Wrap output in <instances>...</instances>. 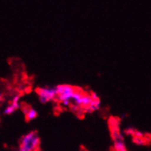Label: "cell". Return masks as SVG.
<instances>
[{
	"instance_id": "obj_1",
	"label": "cell",
	"mask_w": 151,
	"mask_h": 151,
	"mask_svg": "<svg viewBox=\"0 0 151 151\" xmlns=\"http://www.w3.org/2000/svg\"><path fill=\"white\" fill-rule=\"evenodd\" d=\"M40 139L37 131H30L24 135L20 140L19 151H38Z\"/></svg>"
},
{
	"instance_id": "obj_2",
	"label": "cell",
	"mask_w": 151,
	"mask_h": 151,
	"mask_svg": "<svg viewBox=\"0 0 151 151\" xmlns=\"http://www.w3.org/2000/svg\"><path fill=\"white\" fill-rule=\"evenodd\" d=\"M57 96L56 98L63 106H69L72 104L73 96L76 91V88L70 84H59L55 87Z\"/></svg>"
},
{
	"instance_id": "obj_3",
	"label": "cell",
	"mask_w": 151,
	"mask_h": 151,
	"mask_svg": "<svg viewBox=\"0 0 151 151\" xmlns=\"http://www.w3.org/2000/svg\"><path fill=\"white\" fill-rule=\"evenodd\" d=\"M39 100L41 104H47L50 101H53L56 99V90L55 88L52 87H44V88H40L37 90Z\"/></svg>"
},
{
	"instance_id": "obj_4",
	"label": "cell",
	"mask_w": 151,
	"mask_h": 151,
	"mask_svg": "<svg viewBox=\"0 0 151 151\" xmlns=\"http://www.w3.org/2000/svg\"><path fill=\"white\" fill-rule=\"evenodd\" d=\"M112 137L114 140V151H127L125 142H124L123 136L117 128L112 129Z\"/></svg>"
},
{
	"instance_id": "obj_5",
	"label": "cell",
	"mask_w": 151,
	"mask_h": 151,
	"mask_svg": "<svg viewBox=\"0 0 151 151\" xmlns=\"http://www.w3.org/2000/svg\"><path fill=\"white\" fill-rule=\"evenodd\" d=\"M19 101H20V95L16 94L13 97L12 102L4 109V114L6 115H10V114H14L17 110H19L20 108V102Z\"/></svg>"
},
{
	"instance_id": "obj_6",
	"label": "cell",
	"mask_w": 151,
	"mask_h": 151,
	"mask_svg": "<svg viewBox=\"0 0 151 151\" xmlns=\"http://www.w3.org/2000/svg\"><path fill=\"white\" fill-rule=\"evenodd\" d=\"M23 111L26 115V119L28 121H32L34 119H36L38 116V112L32 107H25Z\"/></svg>"
},
{
	"instance_id": "obj_7",
	"label": "cell",
	"mask_w": 151,
	"mask_h": 151,
	"mask_svg": "<svg viewBox=\"0 0 151 151\" xmlns=\"http://www.w3.org/2000/svg\"><path fill=\"white\" fill-rule=\"evenodd\" d=\"M101 107V102L99 100V98H96V99H92L90 104L87 106V111L89 112H94L99 110Z\"/></svg>"
},
{
	"instance_id": "obj_8",
	"label": "cell",
	"mask_w": 151,
	"mask_h": 151,
	"mask_svg": "<svg viewBox=\"0 0 151 151\" xmlns=\"http://www.w3.org/2000/svg\"><path fill=\"white\" fill-rule=\"evenodd\" d=\"M92 96L91 94H87V93H83L81 97V101H80V107H84L87 108V106L90 104L92 101Z\"/></svg>"
},
{
	"instance_id": "obj_9",
	"label": "cell",
	"mask_w": 151,
	"mask_h": 151,
	"mask_svg": "<svg viewBox=\"0 0 151 151\" xmlns=\"http://www.w3.org/2000/svg\"><path fill=\"white\" fill-rule=\"evenodd\" d=\"M91 96H92V98H93V99H96V98H98V95H97L95 93H91Z\"/></svg>"
},
{
	"instance_id": "obj_10",
	"label": "cell",
	"mask_w": 151,
	"mask_h": 151,
	"mask_svg": "<svg viewBox=\"0 0 151 151\" xmlns=\"http://www.w3.org/2000/svg\"><path fill=\"white\" fill-rule=\"evenodd\" d=\"M3 99V95H2V93L0 92V101H1Z\"/></svg>"
}]
</instances>
